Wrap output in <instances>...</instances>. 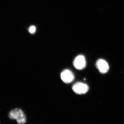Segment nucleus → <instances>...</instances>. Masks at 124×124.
Segmentation results:
<instances>
[{"label": "nucleus", "mask_w": 124, "mask_h": 124, "mask_svg": "<svg viewBox=\"0 0 124 124\" xmlns=\"http://www.w3.org/2000/svg\"><path fill=\"white\" fill-rule=\"evenodd\" d=\"M89 86L86 84L82 82H77L73 85L72 90L77 94H82L86 93L89 90Z\"/></svg>", "instance_id": "f03ea898"}, {"label": "nucleus", "mask_w": 124, "mask_h": 124, "mask_svg": "<svg viewBox=\"0 0 124 124\" xmlns=\"http://www.w3.org/2000/svg\"><path fill=\"white\" fill-rule=\"evenodd\" d=\"M11 119H15L18 124H23L26 122V118L24 112L19 108H15L11 110L9 114Z\"/></svg>", "instance_id": "f257e3e1"}, {"label": "nucleus", "mask_w": 124, "mask_h": 124, "mask_svg": "<svg viewBox=\"0 0 124 124\" xmlns=\"http://www.w3.org/2000/svg\"><path fill=\"white\" fill-rule=\"evenodd\" d=\"M36 31V28L35 26H32L30 27L29 29V32L31 33H35Z\"/></svg>", "instance_id": "423d86ee"}, {"label": "nucleus", "mask_w": 124, "mask_h": 124, "mask_svg": "<svg viewBox=\"0 0 124 124\" xmlns=\"http://www.w3.org/2000/svg\"><path fill=\"white\" fill-rule=\"evenodd\" d=\"M61 78L64 83L69 84L74 80L75 77L71 71L67 69L62 72L61 74Z\"/></svg>", "instance_id": "20e7f679"}, {"label": "nucleus", "mask_w": 124, "mask_h": 124, "mask_svg": "<svg viewBox=\"0 0 124 124\" xmlns=\"http://www.w3.org/2000/svg\"><path fill=\"white\" fill-rule=\"evenodd\" d=\"M74 67L77 70H81L86 67V62L85 56L82 55H78L73 62Z\"/></svg>", "instance_id": "7ed1b4c3"}, {"label": "nucleus", "mask_w": 124, "mask_h": 124, "mask_svg": "<svg viewBox=\"0 0 124 124\" xmlns=\"http://www.w3.org/2000/svg\"><path fill=\"white\" fill-rule=\"evenodd\" d=\"M96 66L100 73H107L109 69V66L106 61L102 59H99L96 63Z\"/></svg>", "instance_id": "39448f33"}]
</instances>
